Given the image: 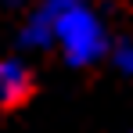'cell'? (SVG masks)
<instances>
[{"label":"cell","instance_id":"3957f363","mask_svg":"<svg viewBox=\"0 0 133 133\" xmlns=\"http://www.w3.org/2000/svg\"><path fill=\"white\" fill-rule=\"evenodd\" d=\"M32 90V76L25 61L18 58H0V104H22Z\"/></svg>","mask_w":133,"mask_h":133},{"label":"cell","instance_id":"6da1fadb","mask_svg":"<svg viewBox=\"0 0 133 133\" xmlns=\"http://www.w3.org/2000/svg\"><path fill=\"white\" fill-rule=\"evenodd\" d=\"M54 40L61 47L65 61H72V65H94L108 50V36L97 22V15L83 7V0L61 15V22L54 29Z\"/></svg>","mask_w":133,"mask_h":133},{"label":"cell","instance_id":"277c9868","mask_svg":"<svg viewBox=\"0 0 133 133\" xmlns=\"http://www.w3.org/2000/svg\"><path fill=\"white\" fill-rule=\"evenodd\" d=\"M111 61L119 65V72H126V76H133V43L130 40H122V43L111 50Z\"/></svg>","mask_w":133,"mask_h":133},{"label":"cell","instance_id":"7a4b0ae2","mask_svg":"<svg viewBox=\"0 0 133 133\" xmlns=\"http://www.w3.org/2000/svg\"><path fill=\"white\" fill-rule=\"evenodd\" d=\"M79 0H43V7L32 15V22L25 25L22 40L32 47H47L50 40H54V29H58V22H61V15H65L68 7H76Z\"/></svg>","mask_w":133,"mask_h":133}]
</instances>
